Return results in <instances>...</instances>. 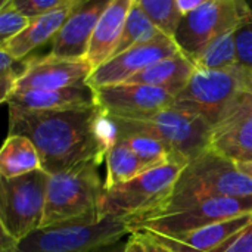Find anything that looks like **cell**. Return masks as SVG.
I'll return each mask as SVG.
<instances>
[{"mask_svg": "<svg viewBox=\"0 0 252 252\" xmlns=\"http://www.w3.org/2000/svg\"><path fill=\"white\" fill-rule=\"evenodd\" d=\"M9 134L28 137L37 148L43 170L55 174L89 159L105 161L117 134L97 106L55 111L9 108Z\"/></svg>", "mask_w": 252, "mask_h": 252, "instance_id": "6da1fadb", "label": "cell"}, {"mask_svg": "<svg viewBox=\"0 0 252 252\" xmlns=\"http://www.w3.org/2000/svg\"><path fill=\"white\" fill-rule=\"evenodd\" d=\"M217 196H252V180L235 161L207 149L183 167L167 201L155 213L134 221L171 214Z\"/></svg>", "mask_w": 252, "mask_h": 252, "instance_id": "7a4b0ae2", "label": "cell"}, {"mask_svg": "<svg viewBox=\"0 0 252 252\" xmlns=\"http://www.w3.org/2000/svg\"><path fill=\"white\" fill-rule=\"evenodd\" d=\"M130 233L127 219L111 216L100 220L92 213L40 227L19 242L1 235L0 252H93L118 244Z\"/></svg>", "mask_w": 252, "mask_h": 252, "instance_id": "3957f363", "label": "cell"}, {"mask_svg": "<svg viewBox=\"0 0 252 252\" xmlns=\"http://www.w3.org/2000/svg\"><path fill=\"white\" fill-rule=\"evenodd\" d=\"M117 137L142 133L165 143L174 159L188 164L204 151L210 149L213 127L199 115L174 106L139 117L108 115Z\"/></svg>", "mask_w": 252, "mask_h": 252, "instance_id": "277c9868", "label": "cell"}, {"mask_svg": "<svg viewBox=\"0 0 252 252\" xmlns=\"http://www.w3.org/2000/svg\"><path fill=\"white\" fill-rule=\"evenodd\" d=\"M252 71L236 65L226 69H195L188 84L174 96V108L189 111L217 126L241 100Z\"/></svg>", "mask_w": 252, "mask_h": 252, "instance_id": "5b68a950", "label": "cell"}, {"mask_svg": "<svg viewBox=\"0 0 252 252\" xmlns=\"http://www.w3.org/2000/svg\"><path fill=\"white\" fill-rule=\"evenodd\" d=\"M185 165L170 159L123 185L105 189L97 205V217L103 220L114 216L134 221L155 213L171 195Z\"/></svg>", "mask_w": 252, "mask_h": 252, "instance_id": "8992f818", "label": "cell"}, {"mask_svg": "<svg viewBox=\"0 0 252 252\" xmlns=\"http://www.w3.org/2000/svg\"><path fill=\"white\" fill-rule=\"evenodd\" d=\"M99 165L97 159H89L50 174L41 227L97 213L105 190L97 171Z\"/></svg>", "mask_w": 252, "mask_h": 252, "instance_id": "52a82bcc", "label": "cell"}, {"mask_svg": "<svg viewBox=\"0 0 252 252\" xmlns=\"http://www.w3.org/2000/svg\"><path fill=\"white\" fill-rule=\"evenodd\" d=\"M50 174L37 170L19 177L1 179L0 226L1 235L19 242L43 224L47 183Z\"/></svg>", "mask_w": 252, "mask_h": 252, "instance_id": "ba28073f", "label": "cell"}, {"mask_svg": "<svg viewBox=\"0 0 252 252\" xmlns=\"http://www.w3.org/2000/svg\"><path fill=\"white\" fill-rule=\"evenodd\" d=\"M251 21L252 9L247 0H213L182 18L174 40L195 63L211 41Z\"/></svg>", "mask_w": 252, "mask_h": 252, "instance_id": "9c48e42d", "label": "cell"}, {"mask_svg": "<svg viewBox=\"0 0 252 252\" xmlns=\"http://www.w3.org/2000/svg\"><path fill=\"white\" fill-rule=\"evenodd\" d=\"M252 213V196H217L192 204L176 213L128 223L130 232L173 236L213 223Z\"/></svg>", "mask_w": 252, "mask_h": 252, "instance_id": "30bf717a", "label": "cell"}, {"mask_svg": "<svg viewBox=\"0 0 252 252\" xmlns=\"http://www.w3.org/2000/svg\"><path fill=\"white\" fill-rule=\"evenodd\" d=\"M180 53L183 52L174 37L161 32L155 38L139 43L105 61L93 69L87 83L93 89L126 83L128 78L145 71L146 68Z\"/></svg>", "mask_w": 252, "mask_h": 252, "instance_id": "8fae6325", "label": "cell"}, {"mask_svg": "<svg viewBox=\"0 0 252 252\" xmlns=\"http://www.w3.org/2000/svg\"><path fill=\"white\" fill-rule=\"evenodd\" d=\"M96 105L111 117H139L170 108L174 103V94L165 89L120 83L94 89Z\"/></svg>", "mask_w": 252, "mask_h": 252, "instance_id": "7c38bea8", "label": "cell"}, {"mask_svg": "<svg viewBox=\"0 0 252 252\" xmlns=\"http://www.w3.org/2000/svg\"><path fill=\"white\" fill-rule=\"evenodd\" d=\"M93 69L86 58H58L50 53L44 58H32L30 69L16 83L15 92L69 87L87 81Z\"/></svg>", "mask_w": 252, "mask_h": 252, "instance_id": "4fadbf2b", "label": "cell"}, {"mask_svg": "<svg viewBox=\"0 0 252 252\" xmlns=\"http://www.w3.org/2000/svg\"><path fill=\"white\" fill-rule=\"evenodd\" d=\"M112 0H75L62 30L52 40L50 55L86 58L92 34Z\"/></svg>", "mask_w": 252, "mask_h": 252, "instance_id": "5bb4252c", "label": "cell"}, {"mask_svg": "<svg viewBox=\"0 0 252 252\" xmlns=\"http://www.w3.org/2000/svg\"><path fill=\"white\" fill-rule=\"evenodd\" d=\"M210 149L235 161H252V108L239 103L213 127Z\"/></svg>", "mask_w": 252, "mask_h": 252, "instance_id": "9a60e30c", "label": "cell"}, {"mask_svg": "<svg viewBox=\"0 0 252 252\" xmlns=\"http://www.w3.org/2000/svg\"><path fill=\"white\" fill-rule=\"evenodd\" d=\"M7 106L19 111H55L69 108H89L96 105L94 89L87 83H78L56 90H21L13 92L6 100Z\"/></svg>", "mask_w": 252, "mask_h": 252, "instance_id": "2e32d148", "label": "cell"}, {"mask_svg": "<svg viewBox=\"0 0 252 252\" xmlns=\"http://www.w3.org/2000/svg\"><path fill=\"white\" fill-rule=\"evenodd\" d=\"M252 223V213L213 223L190 232L180 235L164 236V235H151L154 239L168 247L174 252H210L219 248L221 244L229 241L238 232L245 229Z\"/></svg>", "mask_w": 252, "mask_h": 252, "instance_id": "e0dca14e", "label": "cell"}, {"mask_svg": "<svg viewBox=\"0 0 252 252\" xmlns=\"http://www.w3.org/2000/svg\"><path fill=\"white\" fill-rule=\"evenodd\" d=\"M134 1L136 0H112L102 13L92 34L86 55V59L93 68H97L112 56Z\"/></svg>", "mask_w": 252, "mask_h": 252, "instance_id": "ac0fdd59", "label": "cell"}, {"mask_svg": "<svg viewBox=\"0 0 252 252\" xmlns=\"http://www.w3.org/2000/svg\"><path fill=\"white\" fill-rule=\"evenodd\" d=\"M72 6L74 1H68L47 13L31 18L28 27L24 31H21L16 37H13L10 41H7L4 46H0V49L9 52L12 56L18 59L27 58L34 49L44 44L47 40H53L56 37V34L62 30L63 24L66 22L72 10Z\"/></svg>", "mask_w": 252, "mask_h": 252, "instance_id": "d6986e66", "label": "cell"}, {"mask_svg": "<svg viewBox=\"0 0 252 252\" xmlns=\"http://www.w3.org/2000/svg\"><path fill=\"white\" fill-rule=\"evenodd\" d=\"M196 65L186 55L180 53L177 56L164 59L145 71L133 75L126 83L136 84H149L155 87H161L173 93L174 96L188 84L190 77L193 75Z\"/></svg>", "mask_w": 252, "mask_h": 252, "instance_id": "ffe728a7", "label": "cell"}, {"mask_svg": "<svg viewBox=\"0 0 252 252\" xmlns=\"http://www.w3.org/2000/svg\"><path fill=\"white\" fill-rule=\"evenodd\" d=\"M43 170L41 158L34 143L21 134H9L0 151L1 179L19 177Z\"/></svg>", "mask_w": 252, "mask_h": 252, "instance_id": "44dd1931", "label": "cell"}, {"mask_svg": "<svg viewBox=\"0 0 252 252\" xmlns=\"http://www.w3.org/2000/svg\"><path fill=\"white\" fill-rule=\"evenodd\" d=\"M106 177L103 182L105 189H112L123 185L139 174L151 170L128 146L124 139H117L106 154Z\"/></svg>", "mask_w": 252, "mask_h": 252, "instance_id": "7402d4cb", "label": "cell"}, {"mask_svg": "<svg viewBox=\"0 0 252 252\" xmlns=\"http://www.w3.org/2000/svg\"><path fill=\"white\" fill-rule=\"evenodd\" d=\"M159 34H161V31L152 24V21L142 10V7L134 1L128 16H127L124 30L121 32V37L117 43V47H115L112 56H115V55H118V53H121V52L139 44V43L152 40Z\"/></svg>", "mask_w": 252, "mask_h": 252, "instance_id": "603a6c76", "label": "cell"}, {"mask_svg": "<svg viewBox=\"0 0 252 252\" xmlns=\"http://www.w3.org/2000/svg\"><path fill=\"white\" fill-rule=\"evenodd\" d=\"M198 69H226L239 65L235 31L211 41L195 61Z\"/></svg>", "mask_w": 252, "mask_h": 252, "instance_id": "cb8c5ba5", "label": "cell"}, {"mask_svg": "<svg viewBox=\"0 0 252 252\" xmlns=\"http://www.w3.org/2000/svg\"><path fill=\"white\" fill-rule=\"evenodd\" d=\"M136 3L161 32L174 37L183 18L177 0H136Z\"/></svg>", "mask_w": 252, "mask_h": 252, "instance_id": "d4e9b609", "label": "cell"}, {"mask_svg": "<svg viewBox=\"0 0 252 252\" xmlns=\"http://www.w3.org/2000/svg\"><path fill=\"white\" fill-rule=\"evenodd\" d=\"M118 137L124 139L128 143V146L134 151V154L151 168L161 165L170 159L176 161L170 148L152 136L142 134V133H130L124 136H118Z\"/></svg>", "mask_w": 252, "mask_h": 252, "instance_id": "484cf974", "label": "cell"}, {"mask_svg": "<svg viewBox=\"0 0 252 252\" xmlns=\"http://www.w3.org/2000/svg\"><path fill=\"white\" fill-rule=\"evenodd\" d=\"M32 58L18 59L9 52L0 49V86H1V102L6 103L9 96L15 92L16 83L27 74Z\"/></svg>", "mask_w": 252, "mask_h": 252, "instance_id": "4316f807", "label": "cell"}, {"mask_svg": "<svg viewBox=\"0 0 252 252\" xmlns=\"http://www.w3.org/2000/svg\"><path fill=\"white\" fill-rule=\"evenodd\" d=\"M31 18L16 10L13 6L7 4L0 9V46H4L13 37H16L21 31H24Z\"/></svg>", "mask_w": 252, "mask_h": 252, "instance_id": "83f0119b", "label": "cell"}, {"mask_svg": "<svg viewBox=\"0 0 252 252\" xmlns=\"http://www.w3.org/2000/svg\"><path fill=\"white\" fill-rule=\"evenodd\" d=\"M65 3H68V0H12L9 4L28 18H35Z\"/></svg>", "mask_w": 252, "mask_h": 252, "instance_id": "f1b7e54d", "label": "cell"}, {"mask_svg": "<svg viewBox=\"0 0 252 252\" xmlns=\"http://www.w3.org/2000/svg\"><path fill=\"white\" fill-rule=\"evenodd\" d=\"M239 65L252 71V21L235 31Z\"/></svg>", "mask_w": 252, "mask_h": 252, "instance_id": "f546056e", "label": "cell"}, {"mask_svg": "<svg viewBox=\"0 0 252 252\" xmlns=\"http://www.w3.org/2000/svg\"><path fill=\"white\" fill-rule=\"evenodd\" d=\"M126 252H174L168 247L162 245L151 235L143 232H131L127 242Z\"/></svg>", "mask_w": 252, "mask_h": 252, "instance_id": "4dcf8cb0", "label": "cell"}, {"mask_svg": "<svg viewBox=\"0 0 252 252\" xmlns=\"http://www.w3.org/2000/svg\"><path fill=\"white\" fill-rule=\"evenodd\" d=\"M210 252H252V223Z\"/></svg>", "mask_w": 252, "mask_h": 252, "instance_id": "1f68e13d", "label": "cell"}, {"mask_svg": "<svg viewBox=\"0 0 252 252\" xmlns=\"http://www.w3.org/2000/svg\"><path fill=\"white\" fill-rule=\"evenodd\" d=\"M210 1H213V0H177V4H179L180 12H182L183 16H185L186 13H189V12L198 9V7H201L202 4L210 3Z\"/></svg>", "mask_w": 252, "mask_h": 252, "instance_id": "d6a6232c", "label": "cell"}, {"mask_svg": "<svg viewBox=\"0 0 252 252\" xmlns=\"http://www.w3.org/2000/svg\"><path fill=\"white\" fill-rule=\"evenodd\" d=\"M236 164H238L239 170L244 174H247L252 180V161H241V162H236Z\"/></svg>", "mask_w": 252, "mask_h": 252, "instance_id": "836d02e7", "label": "cell"}, {"mask_svg": "<svg viewBox=\"0 0 252 252\" xmlns=\"http://www.w3.org/2000/svg\"><path fill=\"white\" fill-rule=\"evenodd\" d=\"M242 100H244L245 103H248V105L252 108V80H251V83L248 84L247 90H245V92H244V94H242Z\"/></svg>", "mask_w": 252, "mask_h": 252, "instance_id": "e575fe53", "label": "cell"}, {"mask_svg": "<svg viewBox=\"0 0 252 252\" xmlns=\"http://www.w3.org/2000/svg\"><path fill=\"white\" fill-rule=\"evenodd\" d=\"M99 250H96V251H93V252H97ZM109 252H126V244H123V245H120L118 247V250H112V251H109Z\"/></svg>", "mask_w": 252, "mask_h": 252, "instance_id": "d590c367", "label": "cell"}, {"mask_svg": "<svg viewBox=\"0 0 252 252\" xmlns=\"http://www.w3.org/2000/svg\"><path fill=\"white\" fill-rule=\"evenodd\" d=\"M10 1H12V0H0V9H1V7H4V6H7Z\"/></svg>", "mask_w": 252, "mask_h": 252, "instance_id": "8d00e7d4", "label": "cell"}, {"mask_svg": "<svg viewBox=\"0 0 252 252\" xmlns=\"http://www.w3.org/2000/svg\"><path fill=\"white\" fill-rule=\"evenodd\" d=\"M68 1H75V0H68Z\"/></svg>", "mask_w": 252, "mask_h": 252, "instance_id": "74e56055", "label": "cell"}]
</instances>
